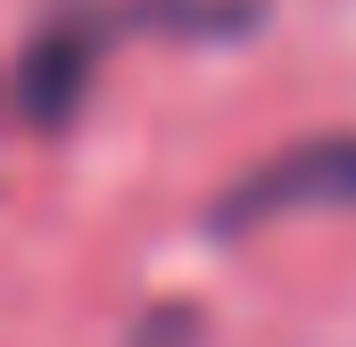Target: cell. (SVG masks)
Segmentation results:
<instances>
[{"label": "cell", "instance_id": "1", "mask_svg": "<svg viewBox=\"0 0 356 347\" xmlns=\"http://www.w3.org/2000/svg\"><path fill=\"white\" fill-rule=\"evenodd\" d=\"M323 190H356V141H298L266 158L224 207H282V198H323Z\"/></svg>", "mask_w": 356, "mask_h": 347}, {"label": "cell", "instance_id": "2", "mask_svg": "<svg viewBox=\"0 0 356 347\" xmlns=\"http://www.w3.org/2000/svg\"><path fill=\"white\" fill-rule=\"evenodd\" d=\"M191 331H199V314L182 298H166V306H149V323L133 331V347H191Z\"/></svg>", "mask_w": 356, "mask_h": 347}]
</instances>
